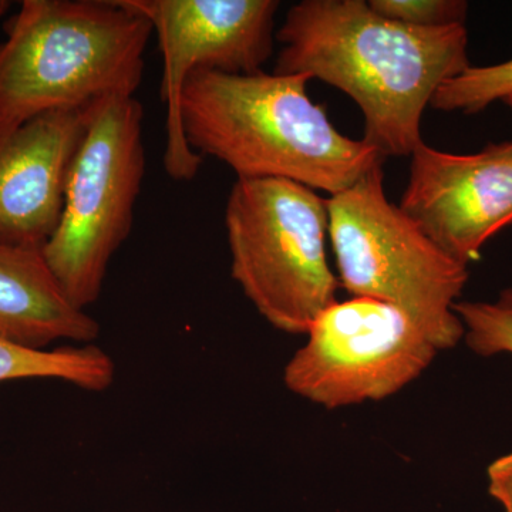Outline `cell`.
Segmentation results:
<instances>
[{
  "label": "cell",
  "instance_id": "11",
  "mask_svg": "<svg viewBox=\"0 0 512 512\" xmlns=\"http://www.w3.org/2000/svg\"><path fill=\"white\" fill-rule=\"evenodd\" d=\"M100 325L63 291L43 248L0 239V338L32 349L59 340L90 345Z\"/></svg>",
  "mask_w": 512,
  "mask_h": 512
},
{
  "label": "cell",
  "instance_id": "6",
  "mask_svg": "<svg viewBox=\"0 0 512 512\" xmlns=\"http://www.w3.org/2000/svg\"><path fill=\"white\" fill-rule=\"evenodd\" d=\"M146 174L143 106L136 96L94 101L72 164L62 217L43 254L63 291L86 311L103 291L111 258L133 227Z\"/></svg>",
  "mask_w": 512,
  "mask_h": 512
},
{
  "label": "cell",
  "instance_id": "7",
  "mask_svg": "<svg viewBox=\"0 0 512 512\" xmlns=\"http://www.w3.org/2000/svg\"><path fill=\"white\" fill-rule=\"evenodd\" d=\"M306 335L285 366V386L326 409L387 399L439 353L399 308L370 298L333 303Z\"/></svg>",
  "mask_w": 512,
  "mask_h": 512
},
{
  "label": "cell",
  "instance_id": "13",
  "mask_svg": "<svg viewBox=\"0 0 512 512\" xmlns=\"http://www.w3.org/2000/svg\"><path fill=\"white\" fill-rule=\"evenodd\" d=\"M512 96V59L491 66H470L434 94L430 107L440 111L477 114L495 101Z\"/></svg>",
  "mask_w": 512,
  "mask_h": 512
},
{
  "label": "cell",
  "instance_id": "9",
  "mask_svg": "<svg viewBox=\"0 0 512 512\" xmlns=\"http://www.w3.org/2000/svg\"><path fill=\"white\" fill-rule=\"evenodd\" d=\"M410 158L399 207L461 264L478 261L484 245L512 225V141L474 154L423 141Z\"/></svg>",
  "mask_w": 512,
  "mask_h": 512
},
{
  "label": "cell",
  "instance_id": "1",
  "mask_svg": "<svg viewBox=\"0 0 512 512\" xmlns=\"http://www.w3.org/2000/svg\"><path fill=\"white\" fill-rule=\"evenodd\" d=\"M275 73L303 74L348 94L363 140L383 157H410L434 94L470 67L466 25L421 29L383 18L365 0H303L276 32Z\"/></svg>",
  "mask_w": 512,
  "mask_h": 512
},
{
  "label": "cell",
  "instance_id": "5",
  "mask_svg": "<svg viewBox=\"0 0 512 512\" xmlns=\"http://www.w3.org/2000/svg\"><path fill=\"white\" fill-rule=\"evenodd\" d=\"M231 274L275 329L306 335L338 302L326 255L328 200L278 178L237 180L225 207Z\"/></svg>",
  "mask_w": 512,
  "mask_h": 512
},
{
  "label": "cell",
  "instance_id": "16",
  "mask_svg": "<svg viewBox=\"0 0 512 512\" xmlns=\"http://www.w3.org/2000/svg\"><path fill=\"white\" fill-rule=\"evenodd\" d=\"M487 473L491 497L503 505L505 512H512V453L493 461Z\"/></svg>",
  "mask_w": 512,
  "mask_h": 512
},
{
  "label": "cell",
  "instance_id": "17",
  "mask_svg": "<svg viewBox=\"0 0 512 512\" xmlns=\"http://www.w3.org/2000/svg\"><path fill=\"white\" fill-rule=\"evenodd\" d=\"M503 103L507 104L508 109H510L512 113V96L508 97V99H505Z\"/></svg>",
  "mask_w": 512,
  "mask_h": 512
},
{
  "label": "cell",
  "instance_id": "12",
  "mask_svg": "<svg viewBox=\"0 0 512 512\" xmlns=\"http://www.w3.org/2000/svg\"><path fill=\"white\" fill-rule=\"evenodd\" d=\"M116 376L113 359L94 345L32 349L0 338V383L18 379H59L101 392Z\"/></svg>",
  "mask_w": 512,
  "mask_h": 512
},
{
  "label": "cell",
  "instance_id": "10",
  "mask_svg": "<svg viewBox=\"0 0 512 512\" xmlns=\"http://www.w3.org/2000/svg\"><path fill=\"white\" fill-rule=\"evenodd\" d=\"M93 103L47 111L0 140V239L43 248L52 237Z\"/></svg>",
  "mask_w": 512,
  "mask_h": 512
},
{
  "label": "cell",
  "instance_id": "8",
  "mask_svg": "<svg viewBox=\"0 0 512 512\" xmlns=\"http://www.w3.org/2000/svg\"><path fill=\"white\" fill-rule=\"evenodd\" d=\"M153 26L163 55L161 100L164 168L175 181L197 177L204 158L191 150L181 123L184 84L194 70L261 72L274 52L276 0H130Z\"/></svg>",
  "mask_w": 512,
  "mask_h": 512
},
{
  "label": "cell",
  "instance_id": "2",
  "mask_svg": "<svg viewBox=\"0 0 512 512\" xmlns=\"http://www.w3.org/2000/svg\"><path fill=\"white\" fill-rule=\"evenodd\" d=\"M309 82L303 74L194 70L180 103L191 150L227 164L237 180L278 178L330 195L348 190L386 157L343 136L309 97Z\"/></svg>",
  "mask_w": 512,
  "mask_h": 512
},
{
  "label": "cell",
  "instance_id": "4",
  "mask_svg": "<svg viewBox=\"0 0 512 512\" xmlns=\"http://www.w3.org/2000/svg\"><path fill=\"white\" fill-rule=\"evenodd\" d=\"M382 165L330 195L329 234L339 285L353 298L390 303L434 348H456L464 326L454 313L468 266L448 255L384 192Z\"/></svg>",
  "mask_w": 512,
  "mask_h": 512
},
{
  "label": "cell",
  "instance_id": "15",
  "mask_svg": "<svg viewBox=\"0 0 512 512\" xmlns=\"http://www.w3.org/2000/svg\"><path fill=\"white\" fill-rule=\"evenodd\" d=\"M369 6L383 18L421 29L466 25L468 13L464 0H369Z\"/></svg>",
  "mask_w": 512,
  "mask_h": 512
},
{
  "label": "cell",
  "instance_id": "3",
  "mask_svg": "<svg viewBox=\"0 0 512 512\" xmlns=\"http://www.w3.org/2000/svg\"><path fill=\"white\" fill-rule=\"evenodd\" d=\"M0 42V140L47 111L136 96L153 26L130 0H25Z\"/></svg>",
  "mask_w": 512,
  "mask_h": 512
},
{
  "label": "cell",
  "instance_id": "14",
  "mask_svg": "<svg viewBox=\"0 0 512 512\" xmlns=\"http://www.w3.org/2000/svg\"><path fill=\"white\" fill-rule=\"evenodd\" d=\"M454 313L464 326V340L477 355H512V288L491 302H456Z\"/></svg>",
  "mask_w": 512,
  "mask_h": 512
}]
</instances>
